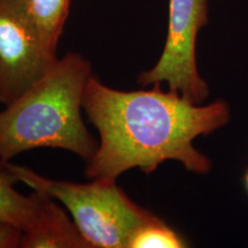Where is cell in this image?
Returning a JSON list of instances; mask_svg holds the SVG:
<instances>
[{
	"instance_id": "obj_8",
	"label": "cell",
	"mask_w": 248,
	"mask_h": 248,
	"mask_svg": "<svg viewBox=\"0 0 248 248\" xmlns=\"http://www.w3.org/2000/svg\"><path fill=\"white\" fill-rule=\"evenodd\" d=\"M14 181L0 168V221L11 222L24 228L36 209V192L23 195L15 190Z\"/></svg>"
},
{
	"instance_id": "obj_2",
	"label": "cell",
	"mask_w": 248,
	"mask_h": 248,
	"mask_svg": "<svg viewBox=\"0 0 248 248\" xmlns=\"http://www.w3.org/2000/svg\"><path fill=\"white\" fill-rule=\"evenodd\" d=\"M91 76L88 59L69 52L0 111V167L40 147L71 152L88 162L98 147L82 114Z\"/></svg>"
},
{
	"instance_id": "obj_7",
	"label": "cell",
	"mask_w": 248,
	"mask_h": 248,
	"mask_svg": "<svg viewBox=\"0 0 248 248\" xmlns=\"http://www.w3.org/2000/svg\"><path fill=\"white\" fill-rule=\"evenodd\" d=\"M71 0H23L28 14L49 51L57 53Z\"/></svg>"
},
{
	"instance_id": "obj_10",
	"label": "cell",
	"mask_w": 248,
	"mask_h": 248,
	"mask_svg": "<svg viewBox=\"0 0 248 248\" xmlns=\"http://www.w3.org/2000/svg\"><path fill=\"white\" fill-rule=\"evenodd\" d=\"M23 229L11 222L0 221V248H17L21 246Z\"/></svg>"
},
{
	"instance_id": "obj_1",
	"label": "cell",
	"mask_w": 248,
	"mask_h": 248,
	"mask_svg": "<svg viewBox=\"0 0 248 248\" xmlns=\"http://www.w3.org/2000/svg\"><path fill=\"white\" fill-rule=\"evenodd\" d=\"M83 109L99 133L86 177L111 181L133 168L150 175L167 161H177L198 175L209 173L212 160L194 147V139L212 135L231 120L230 105L222 99L194 104L161 85L120 91L94 76L86 84Z\"/></svg>"
},
{
	"instance_id": "obj_6",
	"label": "cell",
	"mask_w": 248,
	"mask_h": 248,
	"mask_svg": "<svg viewBox=\"0 0 248 248\" xmlns=\"http://www.w3.org/2000/svg\"><path fill=\"white\" fill-rule=\"evenodd\" d=\"M36 192V209L23 228L21 248H91L77 225L53 198Z\"/></svg>"
},
{
	"instance_id": "obj_11",
	"label": "cell",
	"mask_w": 248,
	"mask_h": 248,
	"mask_svg": "<svg viewBox=\"0 0 248 248\" xmlns=\"http://www.w3.org/2000/svg\"><path fill=\"white\" fill-rule=\"evenodd\" d=\"M245 187H246V191L248 192V170H247V172H246V175H245Z\"/></svg>"
},
{
	"instance_id": "obj_5",
	"label": "cell",
	"mask_w": 248,
	"mask_h": 248,
	"mask_svg": "<svg viewBox=\"0 0 248 248\" xmlns=\"http://www.w3.org/2000/svg\"><path fill=\"white\" fill-rule=\"evenodd\" d=\"M57 60L23 0H0V104L7 106L23 94Z\"/></svg>"
},
{
	"instance_id": "obj_9",
	"label": "cell",
	"mask_w": 248,
	"mask_h": 248,
	"mask_svg": "<svg viewBox=\"0 0 248 248\" xmlns=\"http://www.w3.org/2000/svg\"><path fill=\"white\" fill-rule=\"evenodd\" d=\"M187 246V241L157 216L139 226L128 244V248H184Z\"/></svg>"
},
{
	"instance_id": "obj_4",
	"label": "cell",
	"mask_w": 248,
	"mask_h": 248,
	"mask_svg": "<svg viewBox=\"0 0 248 248\" xmlns=\"http://www.w3.org/2000/svg\"><path fill=\"white\" fill-rule=\"evenodd\" d=\"M208 23V0H169V23L162 54L154 67L142 71V86L166 83L194 104L208 98V83L200 75L195 45L199 31Z\"/></svg>"
},
{
	"instance_id": "obj_3",
	"label": "cell",
	"mask_w": 248,
	"mask_h": 248,
	"mask_svg": "<svg viewBox=\"0 0 248 248\" xmlns=\"http://www.w3.org/2000/svg\"><path fill=\"white\" fill-rule=\"evenodd\" d=\"M0 168L14 182L23 183L66 207L91 248H128L133 232L156 216L133 202L116 181L98 178L78 184L47 178L12 162Z\"/></svg>"
}]
</instances>
